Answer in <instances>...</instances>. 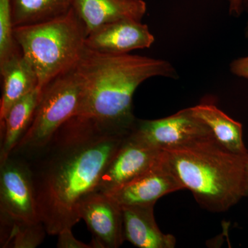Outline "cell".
I'll list each match as a JSON object with an SVG mask.
<instances>
[{"label": "cell", "mask_w": 248, "mask_h": 248, "mask_svg": "<svg viewBox=\"0 0 248 248\" xmlns=\"http://www.w3.org/2000/svg\"><path fill=\"white\" fill-rule=\"evenodd\" d=\"M133 128L75 115L42 148L22 158L30 170L39 215L48 235L58 236L81 220V200L97 191L102 174Z\"/></svg>", "instance_id": "obj_1"}, {"label": "cell", "mask_w": 248, "mask_h": 248, "mask_svg": "<svg viewBox=\"0 0 248 248\" xmlns=\"http://www.w3.org/2000/svg\"><path fill=\"white\" fill-rule=\"evenodd\" d=\"M84 84L77 115L133 129L138 119L133 98L139 86L155 77L176 79L177 72L166 60L131 55H111L85 48L76 66Z\"/></svg>", "instance_id": "obj_2"}, {"label": "cell", "mask_w": 248, "mask_h": 248, "mask_svg": "<svg viewBox=\"0 0 248 248\" xmlns=\"http://www.w3.org/2000/svg\"><path fill=\"white\" fill-rule=\"evenodd\" d=\"M163 159L201 207L224 213L248 196V155L236 154L213 135L163 150Z\"/></svg>", "instance_id": "obj_3"}, {"label": "cell", "mask_w": 248, "mask_h": 248, "mask_svg": "<svg viewBox=\"0 0 248 248\" xmlns=\"http://www.w3.org/2000/svg\"><path fill=\"white\" fill-rule=\"evenodd\" d=\"M86 35L73 9L50 20L14 27L15 39L35 71L40 89L76 66L86 48Z\"/></svg>", "instance_id": "obj_4"}, {"label": "cell", "mask_w": 248, "mask_h": 248, "mask_svg": "<svg viewBox=\"0 0 248 248\" xmlns=\"http://www.w3.org/2000/svg\"><path fill=\"white\" fill-rule=\"evenodd\" d=\"M83 95L84 84L76 67L44 86L30 125L10 155L27 157L42 148L62 124L78 115Z\"/></svg>", "instance_id": "obj_5"}, {"label": "cell", "mask_w": 248, "mask_h": 248, "mask_svg": "<svg viewBox=\"0 0 248 248\" xmlns=\"http://www.w3.org/2000/svg\"><path fill=\"white\" fill-rule=\"evenodd\" d=\"M0 221L1 236L16 227L42 222L30 170L22 158L14 155L0 163Z\"/></svg>", "instance_id": "obj_6"}, {"label": "cell", "mask_w": 248, "mask_h": 248, "mask_svg": "<svg viewBox=\"0 0 248 248\" xmlns=\"http://www.w3.org/2000/svg\"><path fill=\"white\" fill-rule=\"evenodd\" d=\"M163 160V150L143 141L133 130L102 174L97 191L108 194L140 177Z\"/></svg>", "instance_id": "obj_7"}, {"label": "cell", "mask_w": 248, "mask_h": 248, "mask_svg": "<svg viewBox=\"0 0 248 248\" xmlns=\"http://www.w3.org/2000/svg\"><path fill=\"white\" fill-rule=\"evenodd\" d=\"M133 132L143 141L161 150L184 146L213 135L191 108L158 120L138 119Z\"/></svg>", "instance_id": "obj_8"}, {"label": "cell", "mask_w": 248, "mask_h": 248, "mask_svg": "<svg viewBox=\"0 0 248 248\" xmlns=\"http://www.w3.org/2000/svg\"><path fill=\"white\" fill-rule=\"evenodd\" d=\"M93 234V248H117L125 241L122 206L110 196L94 191L85 197L78 208Z\"/></svg>", "instance_id": "obj_9"}, {"label": "cell", "mask_w": 248, "mask_h": 248, "mask_svg": "<svg viewBox=\"0 0 248 248\" xmlns=\"http://www.w3.org/2000/svg\"><path fill=\"white\" fill-rule=\"evenodd\" d=\"M155 37L141 21L123 19L104 24L88 34L86 48L111 55L130 53L138 49L150 48Z\"/></svg>", "instance_id": "obj_10"}, {"label": "cell", "mask_w": 248, "mask_h": 248, "mask_svg": "<svg viewBox=\"0 0 248 248\" xmlns=\"http://www.w3.org/2000/svg\"><path fill=\"white\" fill-rule=\"evenodd\" d=\"M182 190L184 187L163 159L153 169L107 195L121 206H125L155 204L161 197Z\"/></svg>", "instance_id": "obj_11"}, {"label": "cell", "mask_w": 248, "mask_h": 248, "mask_svg": "<svg viewBox=\"0 0 248 248\" xmlns=\"http://www.w3.org/2000/svg\"><path fill=\"white\" fill-rule=\"evenodd\" d=\"M73 9L88 35L108 23L123 19L141 21L147 6L143 0H74Z\"/></svg>", "instance_id": "obj_12"}, {"label": "cell", "mask_w": 248, "mask_h": 248, "mask_svg": "<svg viewBox=\"0 0 248 248\" xmlns=\"http://www.w3.org/2000/svg\"><path fill=\"white\" fill-rule=\"evenodd\" d=\"M155 203L122 206L125 241L140 248H174L176 238L160 231L155 221Z\"/></svg>", "instance_id": "obj_13"}, {"label": "cell", "mask_w": 248, "mask_h": 248, "mask_svg": "<svg viewBox=\"0 0 248 248\" xmlns=\"http://www.w3.org/2000/svg\"><path fill=\"white\" fill-rule=\"evenodd\" d=\"M2 78V94L0 102V122L13 106L39 88L38 78L22 52L0 65Z\"/></svg>", "instance_id": "obj_14"}, {"label": "cell", "mask_w": 248, "mask_h": 248, "mask_svg": "<svg viewBox=\"0 0 248 248\" xmlns=\"http://www.w3.org/2000/svg\"><path fill=\"white\" fill-rule=\"evenodd\" d=\"M40 91V88H37L19 99L9 109L4 118L0 122V163L9 157L11 152L29 128L38 102Z\"/></svg>", "instance_id": "obj_15"}, {"label": "cell", "mask_w": 248, "mask_h": 248, "mask_svg": "<svg viewBox=\"0 0 248 248\" xmlns=\"http://www.w3.org/2000/svg\"><path fill=\"white\" fill-rule=\"evenodd\" d=\"M190 108L222 146L236 154L248 155L243 140L242 124L227 115L213 103H201Z\"/></svg>", "instance_id": "obj_16"}, {"label": "cell", "mask_w": 248, "mask_h": 248, "mask_svg": "<svg viewBox=\"0 0 248 248\" xmlns=\"http://www.w3.org/2000/svg\"><path fill=\"white\" fill-rule=\"evenodd\" d=\"M74 0H11L15 27L37 24L60 17L73 9Z\"/></svg>", "instance_id": "obj_17"}, {"label": "cell", "mask_w": 248, "mask_h": 248, "mask_svg": "<svg viewBox=\"0 0 248 248\" xmlns=\"http://www.w3.org/2000/svg\"><path fill=\"white\" fill-rule=\"evenodd\" d=\"M47 234L42 222L16 227L1 238V248H35L40 246Z\"/></svg>", "instance_id": "obj_18"}, {"label": "cell", "mask_w": 248, "mask_h": 248, "mask_svg": "<svg viewBox=\"0 0 248 248\" xmlns=\"http://www.w3.org/2000/svg\"><path fill=\"white\" fill-rule=\"evenodd\" d=\"M20 51L14 37L11 0H0V65Z\"/></svg>", "instance_id": "obj_19"}, {"label": "cell", "mask_w": 248, "mask_h": 248, "mask_svg": "<svg viewBox=\"0 0 248 248\" xmlns=\"http://www.w3.org/2000/svg\"><path fill=\"white\" fill-rule=\"evenodd\" d=\"M57 247L58 248H93L91 244H86L73 236L71 228H66L58 234Z\"/></svg>", "instance_id": "obj_20"}, {"label": "cell", "mask_w": 248, "mask_h": 248, "mask_svg": "<svg viewBox=\"0 0 248 248\" xmlns=\"http://www.w3.org/2000/svg\"><path fill=\"white\" fill-rule=\"evenodd\" d=\"M230 68L234 76L248 79V55L232 62Z\"/></svg>", "instance_id": "obj_21"}, {"label": "cell", "mask_w": 248, "mask_h": 248, "mask_svg": "<svg viewBox=\"0 0 248 248\" xmlns=\"http://www.w3.org/2000/svg\"><path fill=\"white\" fill-rule=\"evenodd\" d=\"M230 14L239 17L244 12V0H226Z\"/></svg>", "instance_id": "obj_22"}, {"label": "cell", "mask_w": 248, "mask_h": 248, "mask_svg": "<svg viewBox=\"0 0 248 248\" xmlns=\"http://www.w3.org/2000/svg\"><path fill=\"white\" fill-rule=\"evenodd\" d=\"M244 11H246L248 17L246 28H245V35L248 39V0H244Z\"/></svg>", "instance_id": "obj_23"}, {"label": "cell", "mask_w": 248, "mask_h": 248, "mask_svg": "<svg viewBox=\"0 0 248 248\" xmlns=\"http://www.w3.org/2000/svg\"><path fill=\"white\" fill-rule=\"evenodd\" d=\"M247 184H248V161L247 164Z\"/></svg>", "instance_id": "obj_24"}]
</instances>
